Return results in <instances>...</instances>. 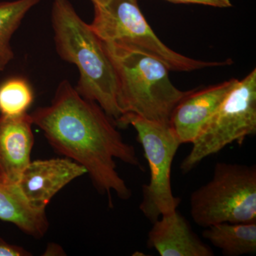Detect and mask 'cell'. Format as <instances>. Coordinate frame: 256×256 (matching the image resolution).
<instances>
[{
	"label": "cell",
	"mask_w": 256,
	"mask_h": 256,
	"mask_svg": "<svg viewBox=\"0 0 256 256\" xmlns=\"http://www.w3.org/2000/svg\"><path fill=\"white\" fill-rule=\"evenodd\" d=\"M203 238L220 249L223 255L238 256L256 254V222L220 223L206 227Z\"/></svg>",
	"instance_id": "4fadbf2b"
},
{
	"label": "cell",
	"mask_w": 256,
	"mask_h": 256,
	"mask_svg": "<svg viewBox=\"0 0 256 256\" xmlns=\"http://www.w3.org/2000/svg\"><path fill=\"white\" fill-rule=\"evenodd\" d=\"M174 3L197 4L214 6V8H228L232 6L230 0H168Z\"/></svg>",
	"instance_id": "e0dca14e"
},
{
	"label": "cell",
	"mask_w": 256,
	"mask_h": 256,
	"mask_svg": "<svg viewBox=\"0 0 256 256\" xmlns=\"http://www.w3.org/2000/svg\"><path fill=\"white\" fill-rule=\"evenodd\" d=\"M0 220L10 222L34 238H42L50 223L46 210L34 208L24 196L18 185L0 182Z\"/></svg>",
	"instance_id": "7c38bea8"
},
{
	"label": "cell",
	"mask_w": 256,
	"mask_h": 256,
	"mask_svg": "<svg viewBox=\"0 0 256 256\" xmlns=\"http://www.w3.org/2000/svg\"><path fill=\"white\" fill-rule=\"evenodd\" d=\"M118 82V104L122 114L131 112L150 120L170 124L176 106L192 90L172 82L169 68L150 56L102 42Z\"/></svg>",
	"instance_id": "3957f363"
},
{
	"label": "cell",
	"mask_w": 256,
	"mask_h": 256,
	"mask_svg": "<svg viewBox=\"0 0 256 256\" xmlns=\"http://www.w3.org/2000/svg\"><path fill=\"white\" fill-rule=\"evenodd\" d=\"M32 254L23 247L12 245L0 237V256H30Z\"/></svg>",
	"instance_id": "2e32d148"
},
{
	"label": "cell",
	"mask_w": 256,
	"mask_h": 256,
	"mask_svg": "<svg viewBox=\"0 0 256 256\" xmlns=\"http://www.w3.org/2000/svg\"><path fill=\"white\" fill-rule=\"evenodd\" d=\"M86 173L84 166L69 158L35 160L24 170L18 186L32 206L46 210L60 190Z\"/></svg>",
	"instance_id": "ba28073f"
},
{
	"label": "cell",
	"mask_w": 256,
	"mask_h": 256,
	"mask_svg": "<svg viewBox=\"0 0 256 256\" xmlns=\"http://www.w3.org/2000/svg\"><path fill=\"white\" fill-rule=\"evenodd\" d=\"M256 133V69L238 80L218 108L204 124L192 148L180 164L188 174L204 160L226 146Z\"/></svg>",
	"instance_id": "52a82bcc"
},
{
	"label": "cell",
	"mask_w": 256,
	"mask_h": 256,
	"mask_svg": "<svg viewBox=\"0 0 256 256\" xmlns=\"http://www.w3.org/2000/svg\"><path fill=\"white\" fill-rule=\"evenodd\" d=\"M190 214L198 226L256 222V166L218 162L210 181L192 192Z\"/></svg>",
	"instance_id": "277c9868"
},
{
	"label": "cell",
	"mask_w": 256,
	"mask_h": 256,
	"mask_svg": "<svg viewBox=\"0 0 256 256\" xmlns=\"http://www.w3.org/2000/svg\"><path fill=\"white\" fill-rule=\"evenodd\" d=\"M41 0H15L0 2V72L14 58L10 40L26 13Z\"/></svg>",
	"instance_id": "5bb4252c"
},
{
	"label": "cell",
	"mask_w": 256,
	"mask_h": 256,
	"mask_svg": "<svg viewBox=\"0 0 256 256\" xmlns=\"http://www.w3.org/2000/svg\"><path fill=\"white\" fill-rule=\"evenodd\" d=\"M52 22L57 53L78 69L76 90L117 120L122 114L118 104L117 77L102 42L68 0H53Z\"/></svg>",
	"instance_id": "7a4b0ae2"
},
{
	"label": "cell",
	"mask_w": 256,
	"mask_h": 256,
	"mask_svg": "<svg viewBox=\"0 0 256 256\" xmlns=\"http://www.w3.org/2000/svg\"><path fill=\"white\" fill-rule=\"evenodd\" d=\"M33 101V89L26 78L11 77L0 84V116L26 114Z\"/></svg>",
	"instance_id": "9a60e30c"
},
{
	"label": "cell",
	"mask_w": 256,
	"mask_h": 256,
	"mask_svg": "<svg viewBox=\"0 0 256 256\" xmlns=\"http://www.w3.org/2000/svg\"><path fill=\"white\" fill-rule=\"evenodd\" d=\"M31 116L56 151L74 160L86 170L96 188L121 200L132 192L116 170L114 159L142 166L132 144L124 142L116 121L94 101L84 98L68 80L60 82L52 104L38 108Z\"/></svg>",
	"instance_id": "6da1fadb"
},
{
	"label": "cell",
	"mask_w": 256,
	"mask_h": 256,
	"mask_svg": "<svg viewBox=\"0 0 256 256\" xmlns=\"http://www.w3.org/2000/svg\"><path fill=\"white\" fill-rule=\"evenodd\" d=\"M238 80L232 78L200 90L194 89L180 101L170 120L180 144L194 142L204 124Z\"/></svg>",
	"instance_id": "9c48e42d"
},
{
	"label": "cell",
	"mask_w": 256,
	"mask_h": 256,
	"mask_svg": "<svg viewBox=\"0 0 256 256\" xmlns=\"http://www.w3.org/2000/svg\"><path fill=\"white\" fill-rule=\"evenodd\" d=\"M94 11L90 26L101 42L150 56L170 70L192 72L227 64L194 60L172 50L152 31L138 0H110L106 6H94Z\"/></svg>",
	"instance_id": "5b68a950"
},
{
	"label": "cell",
	"mask_w": 256,
	"mask_h": 256,
	"mask_svg": "<svg viewBox=\"0 0 256 256\" xmlns=\"http://www.w3.org/2000/svg\"><path fill=\"white\" fill-rule=\"evenodd\" d=\"M116 124L117 127L131 126L136 129L150 170L149 183L142 186L140 210L152 223L178 210L181 198L173 194L171 170L181 144L171 126L131 112L122 114Z\"/></svg>",
	"instance_id": "8992f818"
},
{
	"label": "cell",
	"mask_w": 256,
	"mask_h": 256,
	"mask_svg": "<svg viewBox=\"0 0 256 256\" xmlns=\"http://www.w3.org/2000/svg\"><path fill=\"white\" fill-rule=\"evenodd\" d=\"M146 245L161 256H213V250L202 242L188 220L178 210L153 222Z\"/></svg>",
	"instance_id": "8fae6325"
},
{
	"label": "cell",
	"mask_w": 256,
	"mask_h": 256,
	"mask_svg": "<svg viewBox=\"0 0 256 256\" xmlns=\"http://www.w3.org/2000/svg\"><path fill=\"white\" fill-rule=\"evenodd\" d=\"M110 0H92L94 6H104L110 2Z\"/></svg>",
	"instance_id": "ac0fdd59"
},
{
	"label": "cell",
	"mask_w": 256,
	"mask_h": 256,
	"mask_svg": "<svg viewBox=\"0 0 256 256\" xmlns=\"http://www.w3.org/2000/svg\"><path fill=\"white\" fill-rule=\"evenodd\" d=\"M33 122L28 112L16 116H0V182L18 185L24 170L31 162L34 143Z\"/></svg>",
	"instance_id": "30bf717a"
}]
</instances>
